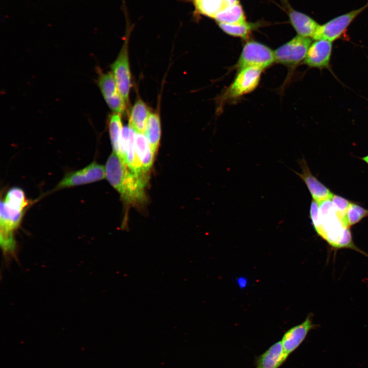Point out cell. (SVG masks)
Segmentation results:
<instances>
[{
	"instance_id": "cell-2",
	"label": "cell",
	"mask_w": 368,
	"mask_h": 368,
	"mask_svg": "<svg viewBox=\"0 0 368 368\" xmlns=\"http://www.w3.org/2000/svg\"><path fill=\"white\" fill-rule=\"evenodd\" d=\"M318 203L320 221L314 229L316 233L335 248H349L360 251L353 242L346 219L337 212L332 200Z\"/></svg>"
},
{
	"instance_id": "cell-9",
	"label": "cell",
	"mask_w": 368,
	"mask_h": 368,
	"mask_svg": "<svg viewBox=\"0 0 368 368\" xmlns=\"http://www.w3.org/2000/svg\"><path fill=\"white\" fill-rule=\"evenodd\" d=\"M98 86L110 109L114 113L122 114L126 109V102L121 95L111 72L102 73L98 79Z\"/></svg>"
},
{
	"instance_id": "cell-18",
	"label": "cell",
	"mask_w": 368,
	"mask_h": 368,
	"mask_svg": "<svg viewBox=\"0 0 368 368\" xmlns=\"http://www.w3.org/2000/svg\"><path fill=\"white\" fill-rule=\"evenodd\" d=\"M0 208V229L13 232L20 225L24 212L8 207L3 200Z\"/></svg>"
},
{
	"instance_id": "cell-27",
	"label": "cell",
	"mask_w": 368,
	"mask_h": 368,
	"mask_svg": "<svg viewBox=\"0 0 368 368\" xmlns=\"http://www.w3.org/2000/svg\"><path fill=\"white\" fill-rule=\"evenodd\" d=\"M225 8L237 4H239L238 0H223Z\"/></svg>"
},
{
	"instance_id": "cell-3",
	"label": "cell",
	"mask_w": 368,
	"mask_h": 368,
	"mask_svg": "<svg viewBox=\"0 0 368 368\" xmlns=\"http://www.w3.org/2000/svg\"><path fill=\"white\" fill-rule=\"evenodd\" d=\"M275 62L274 52L268 47L255 41L244 45L237 62L239 70L255 67L263 70Z\"/></svg>"
},
{
	"instance_id": "cell-29",
	"label": "cell",
	"mask_w": 368,
	"mask_h": 368,
	"mask_svg": "<svg viewBox=\"0 0 368 368\" xmlns=\"http://www.w3.org/2000/svg\"><path fill=\"white\" fill-rule=\"evenodd\" d=\"M283 2H284V3H286L287 1H286V0H283Z\"/></svg>"
},
{
	"instance_id": "cell-15",
	"label": "cell",
	"mask_w": 368,
	"mask_h": 368,
	"mask_svg": "<svg viewBox=\"0 0 368 368\" xmlns=\"http://www.w3.org/2000/svg\"><path fill=\"white\" fill-rule=\"evenodd\" d=\"M289 18L291 25L301 36L313 38L319 26L309 16L295 10L290 12Z\"/></svg>"
},
{
	"instance_id": "cell-26",
	"label": "cell",
	"mask_w": 368,
	"mask_h": 368,
	"mask_svg": "<svg viewBox=\"0 0 368 368\" xmlns=\"http://www.w3.org/2000/svg\"><path fill=\"white\" fill-rule=\"evenodd\" d=\"M331 200L338 213L346 218V213L351 201L337 195H334Z\"/></svg>"
},
{
	"instance_id": "cell-10",
	"label": "cell",
	"mask_w": 368,
	"mask_h": 368,
	"mask_svg": "<svg viewBox=\"0 0 368 368\" xmlns=\"http://www.w3.org/2000/svg\"><path fill=\"white\" fill-rule=\"evenodd\" d=\"M315 327L311 316L309 315L303 323L292 327L285 333L281 341L288 357L301 346L309 332Z\"/></svg>"
},
{
	"instance_id": "cell-25",
	"label": "cell",
	"mask_w": 368,
	"mask_h": 368,
	"mask_svg": "<svg viewBox=\"0 0 368 368\" xmlns=\"http://www.w3.org/2000/svg\"><path fill=\"white\" fill-rule=\"evenodd\" d=\"M1 244L5 252H12L15 247L13 232L0 229Z\"/></svg>"
},
{
	"instance_id": "cell-12",
	"label": "cell",
	"mask_w": 368,
	"mask_h": 368,
	"mask_svg": "<svg viewBox=\"0 0 368 368\" xmlns=\"http://www.w3.org/2000/svg\"><path fill=\"white\" fill-rule=\"evenodd\" d=\"M302 172L296 174L306 184L313 200L320 203L331 200L334 194L311 172L306 161L303 159L300 161Z\"/></svg>"
},
{
	"instance_id": "cell-28",
	"label": "cell",
	"mask_w": 368,
	"mask_h": 368,
	"mask_svg": "<svg viewBox=\"0 0 368 368\" xmlns=\"http://www.w3.org/2000/svg\"><path fill=\"white\" fill-rule=\"evenodd\" d=\"M362 159L368 164V155L362 157Z\"/></svg>"
},
{
	"instance_id": "cell-16",
	"label": "cell",
	"mask_w": 368,
	"mask_h": 368,
	"mask_svg": "<svg viewBox=\"0 0 368 368\" xmlns=\"http://www.w3.org/2000/svg\"><path fill=\"white\" fill-rule=\"evenodd\" d=\"M134 145L137 159L144 172L147 175L153 165L155 154L146 137L143 133L135 132Z\"/></svg>"
},
{
	"instance_id": "cell-6",
	"label": "cell",
	"mask_w": 368,
	"mask_h": 368,
	"mask_svg": "<svg viewBox=\"0 0 368 368\" xmlns=\"http://www.w3.org/2000/svg\"><path fill=\"white\" fill-rule=\"evenodd\" d=\"M262 70L255 67L239 70L233 82L225 93V99H236L251 93L258 86Z\"/></svg>"
},
{
	"instance_id": "cell-17",
	"label": "cell",
	"mask_w": 368,
	"mask_h": 368,
	"mask_svg": "<svg viewBox=\"0 0 368 368\" xmlns=\"http://www.w3.org/2000/svg\"><path fill=\"white\" fill-rule=\"evenodd\" d=\"M144 134L148 140L153 152L156 154L161 137L160 119L157 113H151Z\"/></svg>"
},
{
	"instance_id": "cell-21",
	"label": "cell",
	"mask_w": 368,
	"mask_h": 368,
	"mask_svg": "<svg viewBox=\"0 0 368 368\" xmlns=\"http://www.w3.org/2000/svg\"><path fill=\"white\" fill-rule=\"evenodd\" d=\"M3 202L8 207L19 212H24L29 204L23 190L16 187L8 191Z\"/></svg>"
},
{
	"instance_id": "cell-24",
	"label": "cell",
	"mask_w": 368,
	"mask_h": 368,
	"mask_svg": "<svg viewBox=\"0 0 368 368\" xmlns=\"http://www.w3.org/2000/svg\"><path fill=\"white\" fill-rule=\"evenodd\" d=\"M368 216V210L351 201L346 213V219L349 227Z\"/></svg>"
},
{
	"instance_id": "cell-20",
	"label": "cell",
	"mask_w": 368,
	"mask_h": 368,
	"mask_svg": "<svg viewBox=\"0 0 368 368\" xmlns=\"http://www.w3.org/2000/svg\"><path fill=\"white\" fill-rule=\"evenodd\" d=\"M123 128L121 114L113 112L109 118L108 129L113 152L119 156Z\"/></svg>"
},
{
	"instance_id": "cell-4",
	"label": "cell",
	"mask_w": 368,
	"mask_h": 368,
	"mask_svg": "<svg viewBox=\"0 0 368 368\" xmlns=\"http://www.w3.org/2000/svg\"><path fill=\"white\" fill-rule=\"evenodd\" d=\"M312 43L310 38L297 35L274 51L275 62L287 66H295L304 61Z\"/></svg>"
},
{
	"instance_id": "cell-7",
	"label": "cell",
	"mask_w": 368,
	"mask_h": 368,
	"mask_svg": "<svg viewBox=\"0 0 368 368\" xmlns=\"http://www.w3.org/2000/svg\"><path fill=\"white\" fill-rule=\"evenodd\" d=\"M111 69L120 93L127 104L131 87V72L127 39L118 57L111 65Z\"/></svg>"
},
{
	"instance_id": "cell-22",
	"label": "cell",
	"mask_w": 368,
	"mask_h": 368,
	"mask_svg": "<svg viewBox=\"0 0 368 368\" xmlns=\"http://www.w3.org/2000/svg\"><path fill=\"white\" fill-rule=\"evenodd\" d=\"M197 12L212 18L225 9L223 0H193Z\"/></svg>"
},
{
	"instance_id": "cell-13",
	"label": "cell",
	"mask_w": 368,
	"mask_h": 368,
	"mask_svg": "<svg viewBox=\"0 0 368 368\" xmlns=\"http://www.w3.org/2000/svg\"><path fill=\"white\" fill-rule=\"evenodd\" d=\"M288 358L280 340L256 358L255 368H279Z\"/></svg>"
},
{
	"instance_id": "cell-14",
	"label": "cell",
	"mask_w": 368,
	"mask_h": 368,
	"mask_svg": "<svg viewBox=\"0 0 368 368\" xmlns=\"http://www.w3.org/2000/svg\"><path fill=\"white\" fill-rule=\"evenodd\" d=\"M151 112L141 99H137L131 108L128 126L136 133H144Z\"/></svg>"
},
{
	"instance_id": "cell-11",
	"label": "cell",
	"mask_w": 368,
	"mask_h": 368,
	"mask_svg": "<svg viewBox=\"0 0 368 368\" xmlns=\"http://www.w3.org/2000/svg\"><path fill=\"white\" fill-rule=\"evenodd\" d=\"M332 50V42L324 39L316 40L310 46L304 62L310 67L328 68Z\"/></svg>"
},
{
	"instance_id": "cell-8",
	"label": "cell",
	"mask_w": 368,
	"mask_h": 368,
	"mask_svg": "<svg viewBox=\"0 0 368 368\" xmlns=\"http://www.w3.org/2000/svg\"><path fill=\"white\" fill-rule=\"evenodd\" d=\"M105 177V167L94 161L82 169L68 173L58 183L56 189L87 184Z\"/></svg>"
},
{
	"instance_id": "cell-23",
	"label": "cell",
	"mask_w": 368,
	"mask_h": 368,
	"mask_svg": "<svg viewBox=\"0 0 368 368\" xmlns=\"http://www.w3.org/2000/svg\"><path fill=\"white\" fill-rule=\"evenodd\" d=\"M220 29L225 33L234 37L246 39L248 37L255 25L245 22L241 24H218Z\"/></svg>"
},
{
	"instance_id": "cell-19",
	"label": "cell",
	"mask_w": 368,
	"mask_h": 368,
	"mask_svg": "<svg viewBox=\"0 0 368 368\" xmlns=\"http://www.w3.org/2000/svg\"><path fill=\"white\" fill-rule=\"evenodd\" d=\"M214 18L218 24H241L246 22L243 9L239 3L220 11Z\"/></svg>"
},
{
	"instance_id": "cell-1",
	"label": "cell",
	"mask_w": 368,
	"mask_h": 368,
	"mask_svg": "<svg viewBox=\"0 0 368 368\" xmlns=\"http://www.w3.org/2000/svg\"><path fill=\"white\" fill-rule=\"evenodd\" d=\"M105 167L106 178L126 204L136 206L145 202L147 181L131 172L117 154L111 153Z\"/></svg>"
},
{
	"instance_id": "cell-5",
	"label": "cell",
	"mask_w": 368,
	"mask_h": 368,
	"mask_svg": "<svg viewBox=\"0 0 368 368\" xmlns=\"http://www.w3.org/2000/svg\"><path fill=\"white\" fill-rule=\"evenodd\" d=\"M367 7L368 4L319 25L312 38L315 40L324 39L331 42L338 39L354 19Z\"/></svg>"
}]
</instances>
